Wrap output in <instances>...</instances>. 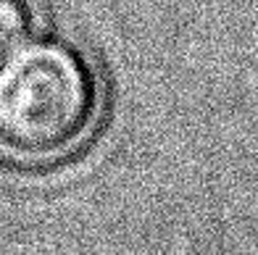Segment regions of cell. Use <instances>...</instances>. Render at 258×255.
Here are the masks:
<instances>
[{
  "label": "cell",
  "mask_w": 258,
  "mask_h": 255,
  "mask_svg": "<svg viewBox=\"0 0 258 255\" xmlns=\"http://www.w3.org/2000/svg\"><path fill=\"white\" fill-rule=\"evenodd\" d=\"M100 84L82 58L55 42H27L0 58V155L50 166L85 145L100 119Z\"/></svg>",
  "instance_id": "obj_1"
},
{
  "label": "cell",
  "mask_w": 258,
  "mask_h": 255,
  "mask_svg": "<svg viewBox=\"0 0 258 255\" xmlns=\"http://www.w3.org/2000/svg\"><path fill=\"white\" fill-rule=\"evenodd\" d=\"M32 34V14L24 0H0V58L24 48Z\"/></svg>",
  "instance_id": "obj_2"
}]
</instances>
